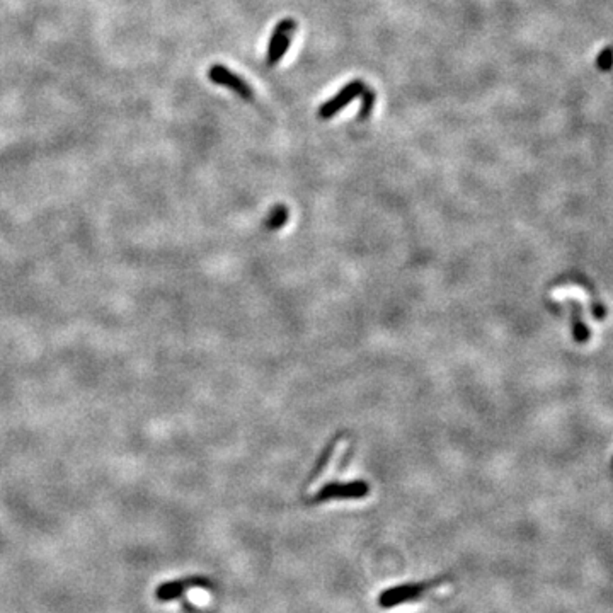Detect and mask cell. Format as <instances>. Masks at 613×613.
I'll return each instance as SVG.
<instances>
[{
    "label": "cell",
    "mask_w": 613,
    "mask_h": 613,
    "mask_svg": "<svg viewBox=\"0 0 613 613\" xmlns=\"http://www.w3.org/2000/svg\"><path fill=\"white\" fill-rule=\"evenodd\" d=\"M446 579L448 578L445 576V578L431 579V581L407 583V585L388 587V590L382 591V593L378 595V604L382 608H394V607H399V604H403V603L416 602V600L421 598V596L424 595L426 591H429L431 587L442 585V583L446 581Z\"/></svg>",
    "instance_id": "obj_1"
},
{
    "label": "cell",
    "mask_w": 613,
    "mask_h": 613,
    "mask_svg": "<svg viewBox=\"0 0 613 613\" xmlns=\"http://www.w3.org/2000/svg\"><path fill=\"white\" fill-rule=\"evenodd\" d=\"M363 91H365V84H363V80H353V82H349L348 86L342 87L341 91L332 97V99H329L327 103L320 106L319 116L324 118V120L332 118L334 114H337L341 109H344L351 101H354L356 97L361 96Z\"/></svg>",
    "instance_id": "obj_2"
},
{
    "label": "cell",
    "mask_w": 613,
    "mask_h": 613,
    "mask_svg": "<svg viewBox=\"0 0 613 613\" xmlns=\"http://www.w3.org/2000/svg\"><path fill=\"white\" fill-rule=\"evenodd\" d=\"M208 77L213 80L215 84H218V86H225L228 89H232V91L237 92L242 99L251 101L252 96H254V92H252V89L249 87V84L240 79L239 75H235L234 72L228 70L225 65H211L208 70Z\"/></svg>",
    "instance_id": "obj_3"
},
{
    "label": "cell",
    "mask_w": 613,
    "mask_h": 613,
    "mask_svg": "<svg viewBox=\"0 0 613 613\" xmlns=\"http://www.w3.org/2000/svg\"><path fill=\"white\" fill-rule=\"evenodd\" d=\"M210 586L211 585L208 579L200 576L176 579V581L162 583V585L157 587V591H155V596H157L159 602H172V600L181 598V596L184 595V591L189 590V587H210Z\"/></svg>",
    "instance_id": "obj_4"
},
{
    "label": "cell",
    "mask_w": 613,
    "mask_h": 613,
    "mask_svg": "<svg viewBox=\"0 0 613 613\" xmlns=\"http://www.w3.org/2000/svg\"><path fill=\"white\" fill-rule=\"evenodd\" d=\"M370 493V488L365 482L356 480L349 482V484H327L322 490H319V494L315 496L317 502L334 500V497H341V500H348V497H363Z\"/></svg>",
    "instance_id": "obj_5"
},
{
    "label": "cell",
    "mask_w": 613,
    "mask_h": 613,
    "mask_svg": "<svg viewBox=\"0 0 613 613\" xmlns=\"http://www.w3.org/2000/svg\"><path fill=\"white\" fill-rule=\"evenodd\" d=\"M361 97H363V106H361V113H359V116L365 118V116H368V114H370V111H371V106H373L375 96H373V92L370 91V89H368V91L365 89V91H363Z\"/></svg>",
    "instance_id": "obj_6"
}]
</instances>
